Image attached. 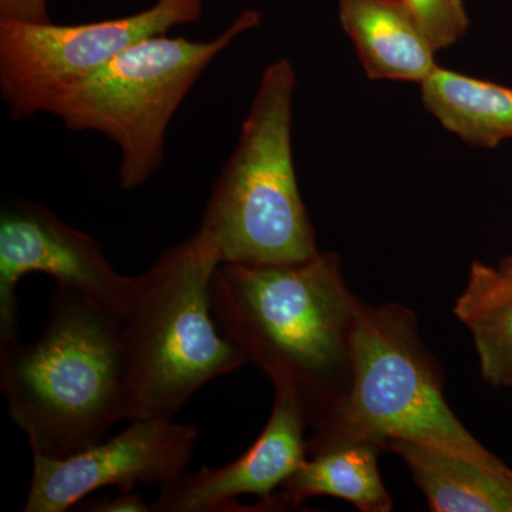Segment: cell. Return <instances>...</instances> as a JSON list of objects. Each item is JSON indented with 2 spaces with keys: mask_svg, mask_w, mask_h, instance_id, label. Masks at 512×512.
I'll use <instances>...</instances> for the list:
<instances>
[{
  "mask_svg": "<svg viewBox=\"0 0 512 512\" xmlns=\"http://www.w3.org/2000/svg\"><path fill=\"white\" fill-rule=\"evenodd\" d=\"M360 305L332 252L293 264H220L211 281L222 336L274 386L291 390L312 431L348 394Z\"/></svg>",
  "mask_w": 512,
  "mask_h": 512,
  "instance_id": "1",
  "label": "cell"
},
{
  "mask_svg": "<svg viewBox=\"0 0 512 512\" xmlns=\"http://www.w3.org/2000/svg\"><path fill=\"white\" fill-rule=\"evenodd\" d=\"M0 387L33 454L64 458L126 420L120 315L56 285L39 338L0 339Z\"/></svg>",
  "mask_w": 512,
  "mask_h": 512,
  "instance_id": "2",
  "label": "cell"
},
{
  "mask_svg": "<svg viewBox=\"0 0 512 512\" xmlns=\"http://www.w3.org/2000/svg\"><path fill=\"white\" fill-rule=\"evenodd\" d=\"M220 264L198 231L133 276L120 315L126 420L174 419L201 387L248 363L212 313L211 281Z\"/></svg>",
  "mask_w": 512,
  "mask_h": 512,
  "instance_id": "3",
  "label": "cell"
},
{
  "mask_svg": "<svg viewBox=\"0 0 512 512\" xmlns=\"http://www.w3.org/2000/svg\"><path fill=\"white\" fill-rule=\"evenodd\" d=\"M443 373L419 322L397 303L362 302L350 335V384L342 404L312 431L306 456L343 443L410 440L507 468L464 427L443 393Z\"/></svg>",
  "mask_w": 512,
  "mask_h": 512,
  "instance_id": "4",
  "label": "cell"
},
{
  "mask_svg": "<svg viewBox=\"0 0 512 512\" xmlns=\"http://www.w3.org/2000/svg\"><path fill=\"white\" fill-rule=\"evenodd\" d=\"M295 89L289 60L266 67L237 146L212 187L198 231L221 264H293L319 252L293 164Z\"/></svg>",
  "mask_w": 512,
  "mask_h": 512,
  "instance_id": "5",
  "label": "cell"
},
{
  "mask_svg": "<svg viewBox=\"0 0 512 512\" xmlns=\"http://www.w3.org/2000/svg\"><path fill=\"white\" fill-rule=\"evenodd\" d=\"M259 10H244L208 42L183 36L148 37L99 72L56 94L45 113L73 131H96L120 150L119 185L133 191L157 173L175 111L202 73L239 36L258 28Z\"/></svg>",
  "mask_w": 512,
  "mask_h": 512,
  "instance_id": "6",
  "label": "cell"
},
{
  "mask_svg": "<svg viewBox=\"0 0 512 512\" xmlns=\"http://www.w3.org/2000/svg\"><path fill=\"white\" fill-rule=\"evenodd\" d=\"M202 6L204 0H157L134 15L83 25L0 20V97L13 120L45 113L56 94L134 43L198 22Z\"/></svg>",
  "mask_w": 512,
  "mask_h": 512,
  "instance_id": "7",
  "label": "cell"
},
{
  "mask_svg": "<svg viewBox=\"0 0 512 512\" xmlns=\"http://www.w3.org/2000/svg\"><path fill=\"white\" fill-rule=\"evenodd\" d=\"M113 439L64 458L33 454L25 512H64L104 487L168 485L190 464L197 427L174 419H136Z\"/></svg>",
  "mask_w": 512,
  "mask_h": 512,
  "instance_id": "8",
  "label": "cell"
},
{
  "mask_svg": "<svg viewBox=\"0 0 512 512\" xmlns=\"http://www.w3.org/2000/svg\"><path fill=\"white\" fill-rule=\"evenodd\" d=\"M30 274L79 289L119 315L133 281L114 269L96 239L55 212L28 200L8 201L0 214V339L19 336L18 285Z\"/></svg>",
  "mask_w": 512,
  "mask_h": 512,
  "instance_id": "9",
  "label": "cell"
},
{
  "mask_svg": "<svg viewBox=\"0 0 512 512\" xmlns=\"http://www.w3.org/2000/svg\"><path fill=\"white\" fill-rule=\"evenodd\" d=\"M275 387V403L265 429L237 460L218 468L185 473L164 485L154 512L239 511L238 498L256 495L255 507H276V494L306 458L308 429L298 400L285 386Z\"/></svg>",
  "mask_w": 512,
  "mask_h": 512,
  "instance_id": "10",
  "label": "cell"
},
{
  "mask_svg": "<svg viewBox=\"0 0 512 512\" xmlns=\"http://www.w3.org/2000/svg\"><path fill=\"white\" fill-rule=\"evenodd\" d=\"M340 25L372 80L423 83L437 50L403 0H336Z\"/></svg>",
  "mask_w": 512,
  "mask_h": 512,
  "instance_id": "11",
  "label": "cell"
},
{
  "mask_svg": "<svg viewBox=\"0 0 512 512\" xmlns=\"http://www.w3.org/2000/svg\"><path fill=\"white\" fill-rule=\"evenodd\" d=\"M380 450L397 454L434 512H512L510 468H494L410 440H390Z\"/></svg>",
  "mask_w": 512,
  "mask_h": 512,
  "instance_id": "12",
  "label": "cell"
},
{
  "mask_svg": "<svg viewBox=\"0 0 512 512\" xmlns=\"http://www.w3.org/2000/svg\"><path fill=\"white\" fill-rule=\"evenodd\" d=\"M380 448L373 443L335 444L306 456L276 494L279 507H298L312 497L349 501L363 512H389L393 498L377 466Z\"/></svg>",
  "mask_w": 512,
  "mask_h": 512,
  "instance_id": "13",
  "label": "cell"
},
{
  "mask_svg": "<svg viewBox=\"0 0 512 512\" xmlns=\"http://www.w3.org/2000/svg\"><path fill=\"white\" fill-rule=\"evenodd\" d=\"M421 86V100L441 126L474 147L512 140V89L437 67Z\"/></svg>",
  "mask_w": 512,
  "mask_h": 512,
  "instance_id": "14",
  "label": "cell"
},
{
  "mask_svg": "<svg viewBox=\"0 0 512 512\" xmlns=\"http://www.w3.org/2000/svg\"><path fill=\"white\" fill-rule=\"evenodd\" d=\"M454 313L473 335L485 382L512 387V276L474 262Z\"/></svg>",
  "mask_w": 512,
  "mask_h": 512,
  "instance_id": "15",
  "label": "cell"
},
{
  "mask_svg": "<svg viewBox=\"0 0 512 512\" xmlns=\"http://www.w3.org/2000/svg\"><path fill=\"white\" fill-rule=\"evenodd\" d=\"M437 52L456 45L470 28L463 0H403Z\"/></svg>",
  "mask_w": 512,
  "mask_h": 512,
  "instance_id": "16",
  "label": "cell"
},
{
  "mask_svg": "<svg viewBox=\"0 0 512 512\" xmlns=\"http://www.w3.org/2000/svg\"><path fill=\"white\" fill-rule=\"evenodd\" d=\"M0 20L52 22L47 12V0H0Z\"/></svg>",
  "mask_w": 512,
  "mask_h": 512,
  "instance_id": "17",
  "label": "cell"
},
{
  "mask_svg": "<svg viewBox=\"0 0 512 512\" xmlns=\"http://www.w3.org/2000/svg\"><path fill=\"white\" fill-rule=\"evenodd\" d=\"M79 510L89 512H148L151 504L141 498L137 491H120L114 498H99V500L82 501Z\"/></svg>",
  "mask_w": 512,
  "mask_h": 512,
  "instance_id": "18",
  "label": "cell"
},
{
  "mask_svg": "<svg viewBox=\"0 0 512 512\" xmlns=\"http://www.w3.org/2000/svg\"><path fill=\"white\" fill-rule=\"evenodd\" d=\"M500 269L504 272V274L512 276V255L507 256V258L501 261Z\"/></svg>",
  "mask_w": 512,
  "mask_h": 512,
  "instance_id": "19",
  "label": "cell"
},
{
  "mask_svg": "<svg viewBox=\"0 0 512 512\" xmlns=\"http://www.w3.org/2000/svg\"><path fill=\"white\" fill-rule=\"evenodd\" d=\"M511 476H512V471H511Z\"/></svg>",
  "mask_w": 512,
  "mask_h": 512,
  "instance_id": "20",
  "label": "cell"
}]
</instances>
